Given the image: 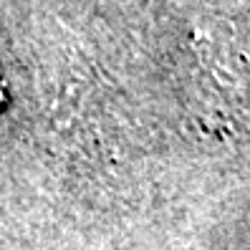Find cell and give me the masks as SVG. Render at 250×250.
<instances>
[{
  "label": "cell",
  "mask_w": 250,
  "mask_h": 250,
  "mask_svg": "<svg viewBox=\"0 0 250 250\" xmlns=\"http://www.w3.org/2000/svg\"><path fill=\"white\" fill-rule=\"evenodd\" d=\"M0 104H3V89H0Z\"/></svg>",
  "instance_id": "cell-1"
}]
</instances>
